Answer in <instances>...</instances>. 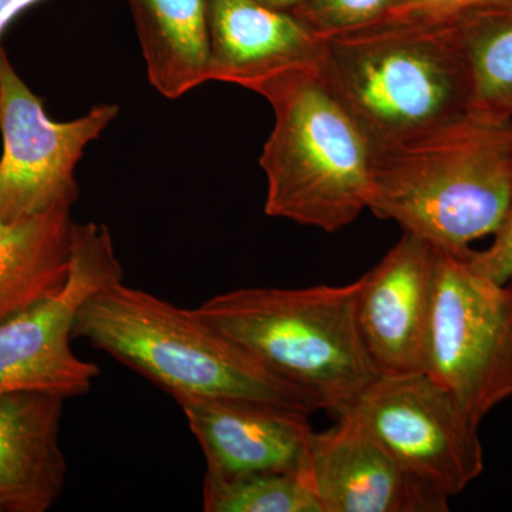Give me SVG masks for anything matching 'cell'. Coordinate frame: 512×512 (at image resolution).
<instances>
[{
  "label": "cell",
  "instance_id": "ba28073f",
  "mask_svg": "<svg viewBox=\"0 0 512 512\" xmlns=\"http://www.w3.org/2000/svg\"><path fill=\"white\" fill-rule=\"evenodd\" d=\"M119 111L116 104H97L79 119L50 120L0 47V218L15 222L59 205L73 207L77 164Z\"/></svg>",
  "mask_w": 512,
  "mask_h": 512
},
{
  "label": "cell",
  "instance_id": "30bf717a",
  "mask_svg": "<svg viewBox=\"0 0 512 512\" xmlns=\"http://www.w3.org/2000/svg\"><path fill=\"white\" fill-rule=\"evenodd\" d=\"M437 248L404 232L359 281L356 323L379 377L424 373Z\"/></svg>",
  "mask_w": 512,
  "mask_h": 512
},
{
  "label": "cell",
  "instance_id": "277c9868",
  "mask_svg": "<svg viewBox=\"0 0 512 512\" xmlns=\"http://www.w3.org/2000/svg\"><path fill=\"white\" fill-rule=\"evenodd\" d=\"M322 69L375 150L470 113L454 22H377L326 37Z\"/></svg>",
  "mask_w": 512,
  "mask_h": 512
},
{
  "label": "cell",
  "instance_id": "603a6c76",
  "mask_svg": "<svg viewBox=\"0 0 512 512\" xmlns=\"http://www.w3.org/2000/svg\"><path fill=\"white\" fill-rule=\"evenodd\" d=\"M258 2L271 6V8L292 12V10L298 8L299 5H302L305 0H258Z\"/></svg>",
  "mask_w": 512,
  "mask_h": 512
},
{
  "label": "cell",
  "instance_id": "d6986e66",
  "mask_svg": "<svg viewBox=\"0 0 512 512\" xmlns=\"http://www.w3.org/2000/svg\"><path fill=\"white\" fill-rule=\"evenodd\" d=\"M396 0H305L292 10L320 36L366 28L386 15Z\"/></svg>",
  "mask_w": 512,
  "mask_h": 512
},
{
  "label": "cell",
  "instance_id": "4fadbf2b",
  "mask_svg": "<svg viewBox=\"0 0 512 512\" xmlns=\"http://www.w3.org/2000/svg\"><path fill=\"white\" fill-rule=\"evenodd\" d=\"M210 82L256 83L292 67L322 62L326 37L295 13L258 0H210Z\"/></svg>",
  "mask_w": 512,
  "mask_h": 512
},
{
  "label": "cell",
  "instance_id": "2e32d148",
  "mask_svg": "<svg viewBox=\"0 0 512 512\" xmlns=\"http://www.w3.org/2000/svg\"><path fill=\"white\" fill-rule=\"evenodd\" d=\"M151 86L167 99L210 82V0H130Z\"/></svg>",
  "mask_w": 512,
  "mask_h": 512
},
{
  "label": "cell",
  "instance_id": "e0dca14e",
  "mask_svg": "<svg viewBox=\"0 0 512 512\" xmlns=\"http://www.w3.org/2000/svg\"><path fill=\"white\" fill-rule=\"evenodd\" d=\"M471 84V116L512 121V3L468 13L454 22Z\"/></svg>",
  "mask_w": 512,
  "mask_h": 512
},
{
  "label": "cell",
  "instance_id": "44dd1931",
  "mask_svg": "<svg viewBox=\"0 0 512 512\" xmlns=\"http://www.w3.org/2000/svg\"><path fill=\"white\" fill-rule=\"evenodd\" d=\"M468 261L481 274L497 282L512 276V208L503 227L494 235L493 244L484 251L468 252Z\"/></svg>",
  "mask_w": 512,
  "mask_h": 512
},
{
  "label": "cell",
  "instance_id": "52a82bcc",
  "mask_svg": "<svg viewBox=\"0 0 512 512\" xmlns=\"http://www.w3.org/2000/svg\"><path fill=\"white\" fill-rule=\"evenodd\" d=\"M123 278L109 228L74 224L72 265L62 291L0 323V394L43 392L70 399L89 393L100 369L73 352L74 320L89 296Z\"/></svg>",
  "mask_w": 512,
  "mask_h": 512
},
{
  "label": "cell",
  "instance_id": "8fae6325",
  "mask_svg": "<svg viewBox=\"0 0 512 512\" xmlns=\"http://www.w3.org/2000/svg\"><path fill=\"white\" fill-rule=\"evenodd\" d=\"M306 473L322 512L448 511L450 500L404 470L352 410L313 431Z\"/></svg>",
  "mask_w": 512,
  "mask_h": 512
},
{
  "label": "cell",
  "instance_id": "5b68a950",
  "mask_svg": "<svg viewBox=\"0 0 512 512\" xmlns=\"http://www.w3.org/2000/svg\"><path fill=\"white\" fill-rule=\"evenodd\" d=\"M357 289H237L191 311L338 416L379 377L357 329Z\"/></svg>",
  "mask_w": 512,
  "mask_h": 512
},
{
  "label": "cell",
  "instance_id": "9c48e42d",
  "mask_svg": "<svg viewBox=\"0 0 512 512\" xmlns=\"http://www.w3.org/2000/svg\"><path fill=\"white\" fill-rule=\"evenodd\" d=\"M348 410L404 470L448 500L483 474L480 424L426 373L377 377Z\"/></svg>",
  "mask_w": 512,
  "mask_h": 512
},
{
  "label": "cell",
  "instance_id": "7a4b0ae2",
  "mask_svg": "<svg viewBox=\"0 0 512 512\" xmlns=\"http://www.w3.org/2000/svg\"><path fill=\"white\" fill-rule=\"evenodd\" d=\"M271 104L262 151L265 214L336 232L369 207L375 147L333 89L322 62L292 67L252 87Z\"/></svg>",
  "mask_w": 512,
  "mask_h": 512
},
{
  "label": "cell",
  "instance_id": "ffe728a7",
  "mask_svg": "<svg viewBox=\"0 0 512 512\" xmlns=\"http://www.w3.org/2000/svg\"><path fill=\"white\" fill-rule=\"evenodd\" d=\"M511 3L512 0H396L377 22L450 23L477 10Z\"/></svg>",
  "mask_w": 512,
  "mask_h": 512
},
{
  "label": "cell",
  "instance_id": "7402d4cb",
  "mask_svg": "<svg viewBox=\"0 0 512 512\" xmlns=\"http://www.w3.org/2000/svg\"><path fill=\"white\" fill-rule=\"evenodd\" d=\"M39 2L40 0H0V37L20 13Z\"/></svg>",
  "mask_w": 512,
  "mask_h": 512
},
{
  "label": "cell",
  "instance_id": "5bb4252c",
  "mask_svg": "<svg viewBox=\"0 0 512 512\" xmlns=\"http://www.w3.org/2000/svg\"><path fill=\"white\" fill-rule=\"evenodd\" d=\"M66 397L43 392L0 394V512H47L67 478L60 446Z\"/></svg>",
  "mask_w": 512,
  "mask_h": 512
},
{
  "label": "cell",
  "instance_id": "6da1fadb",
  "mask_svg": "<svg viewBox=\"0 0 512 512\" xmlns=\"http://www.w3.org/2000/svg\"><path fill=\"white\" fill-rule=\"evenodd\" d=\"M512 208V121L467 116L377 148L369 207L406 234L463 255Z\"/></svg>",
  "mask_w": 512,
  "mask_h": 512
},
{
  "label": "cell",
  "instance_id": "ac0fdd59",
  "mask_svg": "<svg viewBox=\"0 0 512 512\" xmlns=\"http://www.w3.org/2000/svg\"><path fill=\"white\" fill-rule=\"evenodd\" d=\"M202 507L207 512H322L306 468L244 476L205 473Z\"/></svg>",
  "mask_w": 512,
  "mask_h": 512
},
{
  "label": "cell",
  "instance_id": "8992f818",
  "mask_svg": "<svg viewBox=\"0 0 512 512\" xmlns=\"http://www.w3.org/2000/svg\"><path fill=\"white\" fill-rule=\"evenodd\" d=\"M468 252L437 248L424 373L481 424L512 397V276L488 278Z\"/></svg>",
  "mask_w": 512,
  "mask_h": 512
},
{
  "label": "cell",
  "instance_id": "7c38bea8",
  "mask_svg": "<svg viewBox=\"0 0 512 512\" xmlns=\"http://www.w3.org/2000/svg\"><path fill=\"white\" fill-rule=\"evenodd\" d=\"M207 460V473L244 476L308 466L311 414L229 397L178 396Z\"/></svg>",
  "mask_w": 512,
  "mask_h": 512
},
{
  "label": "cell",
  "instance_id": "3957f363",
  "mask_svg": "<svg viewBox=\"0 0 512 512\" xmlns=\"http://www.w3.org/2000/svg\"><path fill=\"white\" fill-rule=\"evenodd\" d=\"M74 338L109 353L170 396L254 400L312 414L318 400L286 382L192 313L124 281L93 293Z\"/></svg>",
  "mask_w": 512,
  "mask_h": 512
},
{
  "label": "cell",
  "instance_id": "9a60e30c",
  "mask_svg": "<svg viewBox=\"0 0 512 512\" xmlns=\"http://www.w3.org/2000/svg\"><path fill=\"white\" fill-rule=\"evenodd\" d=\"M72 205L25 220L0 218V323L57 295L72 265Z\"/></svg>",
  "mask_w": 512,
  "mask_h": 512
}]
</instances>
